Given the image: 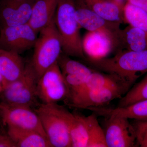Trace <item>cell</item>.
<instances>
[{
  "mask_svg": "<svg viewBox=\"0 0 147 147\" xmlns=\"http://www.w3.org/2000/svg\"><path fill=\"white\" fill-rule=\"evenodd\" d=\"M92 67L106 73L115 74L131 85L147 73V51H120L112 57L86 59Z\"/></svg>",
  "mask_w": 147,
  "mask_h": 147,
  "instance_id": "cell-1",
  "label": "cell"
},
{
  "mask_svg": "<svg viewBox=\"0 0 147 147\" xmlns=\"http://www.w3.org/2000/svg\"><path fill=\"white\" fill-rule=\"evenodd\" d=\"M54 21L64 53L69 57L85 58L74 0H59Z\"/></svg>",
  "mask_w": 147,
  "mask_h": 147,
  "instance_id": "cell-2",
  "label": "cell"
},
{
  "mask_svg": "<svg viewBox=\"0 0 147 147\" xmlns=\"http://www.w3.org/2000/svg\"><path fill=\"white\" fill-rule=\"evenodd\" d=\"M34 111L52 147H71L70 121L72 113L57 103H41Z\"/></svg>",
  "mask_w": 147,
  "mask_h": 147,
  "instance_id": "cell-3",
  "label": "cell"
},
{
  "mask_svg": "<svg viewBox=\"0 0 147 147\" xmlns=\"http://www.w3.org/2000/svg\"><path fill=\"white\" fill-rule=\"evenodd\" d=\"M39 33L30 62L38 80L46 70L57 63L62 51L61 41L54 19Z\"/></svg>",
  "mask_w": 147,
  "mask_h": 147,
  "instance_id": "cell-4",
  "label": "cell"
},
{
  "mask_svg": "<svg viewBox=\"0 0 147 147\" xmlns=\"http://www.w3.org/2000/svg\"><path fill=\"white\" fill-rule=\"evenodd\" d=\"M38 78L31 64L26 65L24 74L0 92L1 103L31 107L36 102Z\"/></svg>",
  "mask_w": 147,
  "mask_h": 147,
  "instance_id": "cell-5",
  "label": "cell"
},
{
  "mask_svg": "<svg viewBox=\"0 0 147 147\" xmlns=\"http://www.w3.org/2000/svg\"><path fill=\"white\" fill-rule=\"evenodd\" d=\"M38 98L42 103H57L67 96V87L60 68L57 63L40 77L36 89Z\"/></svg>",
  "mask_w": 147,
  "mask_h": 147,
  "instance_id": "cell-6",
  "label": "cell"
},
{
  "mask_svg": "<svg viewBox=\"0 0 147 147\" xmlns=\"http://www.w3.org/2000/svg\"><path fill=\"white\" fill-rule=\"evenodd\" d=\"M37 35L28 24L1 28L0 49L20 55L34 47Z\"/></svg>",
  "mask_w": 147,
  "mask_h": 147,
  "instance_id": "cell-7",
  "label": "cell"
},
{
  "mask_svg": "<svg viewBox=\"0 0 147 147\" xmlns=\"http://www.w3.org/2000/svg\"><path fill=\"white\" fill-rule=\"evenodd\" d=\"M0 116L7 127L33 130L47 139L39 117L31 107L1 103Z\"/></svg>",
  "mask_w": 147,
  "mask_h": 147,
  "instance_id": "cell-8",
  "label": "cell"
},
{
  "mask_svg": "<svg viewBox=\"0 0 147 147\" xmlns=\"http://www.w3.org/2000/svg\"><path fill=\"white\" fill-rule=\"evenodd\" d=\"M129 90L123 88L87 90L79 92L65 102L70 107L87 110L92 107H103L113 100L121 98Z\"/></svg>",
  "mask_w": 147,
  "mask_h": 147,
  "instance_id": "cell-9",
  "label": "cell"
},
{
  "mask_svg": "<svg viewBox=\"0 0 147 147\" xmlns=\"http://www.w3.org/2000/svg\"><path fill=\"white\" fill-rule=\"evenodd\" d=\"M106 118L103 129L108 147H139L135 130L129 119L118 116Z\"/></svg>",
  "mask_w": 147,
  "mask_h": 147,
  "instance_id": "cell-10",
  "label": "cell"
},
{
  "mask_svg": "<svg viewBox=\"0 0 147 147\" xmlns=\"http://www.w3.org/2000/svg\"><path fill=\"white\" fill-rule=\"evenodd\" d=\"M75 13L81 28L88 32H104L112 35L117 40L120 45L122 30L121 23L106 20L94 12L87 6L84 0H74Z\"/></svg>",
  "mask_w": 147,
  "mask_h": 147,
  "instance_id": "cell-11",
  "label": "cell"
},
{
  "mask_svg": "<svg viewBox=\"0 0 147 147\" xmlns=\"http://www.w3.org/2000/svg\"><path fill=\"white\" fill-rule=\"evenodd\" d=\"M36 0H0L1 28L28 24Z\"/></svg>",
  "mask_w": 147,
  "mask_h": 147,
  "instance_id": "cell-12",
  "label": "cell"
},
{
  "mask_svg": "<svg viewBox=\"0 0 147 147\" xmlns=\"http://www.w3.org/2000/svg\"><path fill=\"white\" fill-rule=\"evenodd\" d=\"M117 47V40L105 32L88 31L82 39L83 51L87 59H99L107 57Z\"/></svg>",
  "mask_w": 147,
  "mask_h": 147,
  "instance_id": "cell-13",
  "label": "cell"
},
{
  "mask_svg": "<svg viewBox=\"0 0 147 147\" xmlns=\"http://www.w3.org/2000/svg\"><path fill=\"white\" fill-rule=\"evenodd\" d=\"M26 65L19 54L0 49V74L5 86L21 78Z\"/></svg>",
  "mask_w": 147,
  "mask_h": 147,
  "instance_id": "cell-14",
  "label": "cell"
},
{
  "mask_svg": "<svg viewBox=\"0 0 147 147\" xmlns=\"http://www.w3.org/2000/svg\"><path fill=\"white\" fill-rule=\"evenodd\" d=\"M88 110L92 111L97 115L105 117L112 116H118L135 121L147 120V99L134 103L115 108H107L105 106L92 107Z\"/></svg>",
  "mask_w": 147,
  "mask_h": 147,
  "instance_id": "cell-15",
  "label": "cell"
},
{
  "mask_svg": "<svg viewBox=\"0 0 147 147\" xmlns=\"http://www.w3.org/2000/svg\"><path fill=\"white\" fill-rule=\"evenodd\" d=\"M59 0H36L28 24L39 33L53 21Z\"/></svg>",
  "mask_w": 147,
  "mask_h": 147,
  "instance_id": "cell-16",
  "label": "cell"
},
{
  "mask_svg": "<svg viewBox=\"0 0 147 147\" xmlns=\"http://www.w3.org/2000/svg\"><path fill=\"white\" fill-rule=\"evenodd\" d=\"M84 1L90 9L106 20L121 24L124 22V3L118 0Z\"/></svg>",
  "mask_w": 147,
  "mask_h": 147,
  "instance_id": "cell-17",
  "label": "cell"
},
{
  "mask_svg": "<svg viewBox=\"0 0 147 147\" xmlns=\"http://www.w3.org/2000/svg\"><path fill=\"white\" fill-rule=\"evenodd\" d=\"M7 128V134L16 147H52L48 139L37 131L11 127Z\"/></svg>",
  "mask_w": 147,
  "mask_h": 147,
  "instance_id": "cell-18",
  "label": "cell"
},
{
  "mask_svg": "<svg viewBox=\"0 0 147 147\" xmlns=\"http://www.w3.org/2000/svg\"><path fill=\"white\" fill-rule=\"evenodd\" d=\"M90 128V115L85 116L72 113L70 121L71 147H88Z\"/></svg>",
  "mask_w": 147,
  "mask_h": 147,
  "instance_id": "cell-19",
  "label": "cell"
},
{
  "mask_svg": "<svg viewBox=\"0 0 147 147\" xmlns=\"http://www.w3.org/2000/svg\"><path fill=\"white\" fill-rule=\"evenodd\" d=\"M131 86V84L115 74L101 73L93 71L78 93L87 90L108 88H127L129 90Z\"/></svg>",
  "mask_w": 147,
  "mask_h": 147,
  "instance_id": "cell-20",
  "label": "cell"
},
{
  "mask_svg": "<svg viewBox=\"0 0 147 147\" xmlns=\"http://www.w3.org/2000/svg\"><path fill=\"white\" fill-rule=\"evenodd\" d=\"M120 46L131 51H147V33L141 29L128 25L122 30Z\"/></svg>",
  "mask_w": 147,
  "mask_h": 147,
  "instance_id": "cell-21",
  "label": "cell"
},
{
  "mask_svg": "<svg viewBox=\"0 0 147 147\" xmlns=\"http://www.w3.org/2000/svg\"><path fill=\"white\" fill-rule=\"evenodd\" d=\"M124 22L147 33V13L126 2L124 5Z\"/></svg>",
  "mask_w": 147,
  "mask_h": 147,
  "instance_id": "cell-22",
  "label": "cell"
},
{
  "mask_svg": "<svg viewBox=\"0 0 147 147\" xmlns=\"http://www.w3.org/2000/svg\"><path fill=\"white\" fill-rule=\"evenodd\" d=\"M57 63L63 75H79L88 78L94 71L83 64L71 59L65 54H61Z\"/></svg>",
  "mask_w": 147,
  "mask_h": 147,
  "instance_id": "cell-23",
  "label": "cell"
},
{
  "mask_svg": "<svg viewBox=\"0 0 147 147\" xmlns=\"http://www.w3.org/2000/svg\"><path fill=\"white\" fill-rule=\"evenodd\" d=\"M145 99H147V73L141 81L121 98L118 107L127 106Z\"/></svg>",
  "mask_w": 147,
  "mask_h": 147,
  "instance_id": "cell-24",
  "label": "cell"
},
{
  "mask_svg": "<svg viewBox=\"0 0 147 147\" xmlns=\"http://www.w3.org/2000/svg\"><path fill=\"white\" fill-rule=\"evenodd\" d=\"M90 116V128L88 147H108L104 129L98 121L97 115L93 113Z\"/></svg>",
  "mask_w": 147,
  "mask_h": 147,
  "instance_id": "cell-25",
  "label": "cell"
},
{
  "mask_svg": "<svg viewBox=\"0 0 147 147\" xmlns=\"http://www.w3.org/2000/svg\"><path fill=\"white\" fill-rule=\"evenodd\" d=\"M132 125L136 133L138 146L147 147V120H134Z\"/></svg>",
  "mask_w": 147,
  "mask_h": 147,
  "instance_id": "cell-26",
  "label": "cell"
},
{
  "mask_svg": "<svg viewBox=\"0 0 147 147\" xmlns=\"http://www.w3.org/2000/svg\"><path fill=\"white\" fill-rule=\"evenodd\" d=\"M0 147H16V146L7 133L0 134Z\"/></svg>",
  "mask_w": 147,
  "mask_h": 147,
  "instance_id": "cell-27",
  "label": "cell"
},
{
  "mask_svg": "<svg viewBox=\"0 0 147 147\" xmlns=\"http://www.w3.org/2000/svg\"><path fill=\"white\" fill-rule=\"evenodd\" d=\"M127 2L136 6L147 13V0H127Z\"/></svg>",
  "mask_w": 147,
  "mask_h": 147,
  "instance_id": "cell-28",
  "label": "cell"
},
{
  "mask_svg": "<svg viewBox=\"0 0 147 147\" xmlns=\"http://www.w3.org/2000/svg\"><path fill=\"white\" fill-rule=\"evenodd\" d=\"M5 84L3 79L2 76L0 74V92L5 88Z\"/></svg>",
  "mask_w": 147,
  "mask_h": 147,
  "instance_id": "cell-29",
  "label": "cell"
},
{
  "mask_svg": "<svg viewBox=\"0 0 147 147\" xmlns=\"http://www.w3.org/2000/svg\"><path fill=\"white\" fill-rule=\"evenodd\" d=\"M118 1H119L123 3V0H118Z\"/></svg>",
  "mask_w": 147,
  "mask_h": 147,
  "instance_id": "cell-30",
  "label": "cell"
},
{
  "mask_svg": "<svg viewBox=\"0 0 147 147\" xmlns=\"http://www.w3.org/2000/svg\"><path fill=\"white\" fill-rule=\"evenodd\" d=\"M0 104H1V98H0Z\"/></svg>",
  "mask_w": 147,
  "mask_h": 147,
  "instance_id": "cell-31",
  "label": "cell"
},
{
  "mask_svg": "<svg viewBox=\"0 0 147 147\" xmlns=\"http://www.w3.org/2000/svg\"><path fill=\"white\" fill-rule=\"evenodd\" d=\"M0 134H1V131H0Z\"/></svg>",
  "mask_w": 147,
  "mask_h": 147,
  "instance_id": "cell-32",
  "label": "cell"
}]
</instances>
